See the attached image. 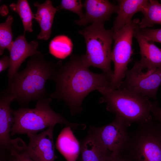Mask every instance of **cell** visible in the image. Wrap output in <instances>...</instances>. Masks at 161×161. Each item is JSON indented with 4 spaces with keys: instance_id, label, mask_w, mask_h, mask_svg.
<instances>
[{
    "instance_id": "6da1fadb",
    "label": "cell",
    "mask_w": 161,
    "mask_h": 161,
    "mask_svg": "<svg viewBox=\"0 0 161 161\" xmlns=\"http://www.w3.org/2000/svg\"><path fill=\"white\" fill-rule=\"evenodd\" d=\"M89 67L83 55H72L65 64L59 63L52 78L56 89L49 97L64 101L72 115L82 111V102L89 93L110 88L111 79L107 75L93 73Z\"/></svg>"
},
{
    "instance_id": "7a4b0ae2",
    "label": "cell",
    "mask_w": 161,
    "mask_h": 161,
    "mask_svg": "<svg viewBox=\"0 0 161 161\" xmlns=\"http://www.w3.org/2000/svg\"><path fill=\"white\" fill-rule=\"evenodd\" d=\"M59 64L47 60L41 52L31 56L22 71L17 72L2 92L13 96L20 105L47 97L46 83L52 80Z\"/></svg>"
},
{
    "instance_id": "3957f363",
    "label": "cell",
    "mask_w": 161,
    "mask_h": 161,
    "mask_svg": "<svg viewBox=\"0 0 161 161\" xmlns=\"http://www.w3.org/2000/svg\"><path fill=\"white\" fill-rule=\"evenodd\" d=\"M52 99L47 97L38 100L33 108L11 109L14 122L11 129V136L37 134L57 124L65 125L71 127L73 131L85 128V124L71 122L54 111L50 105Z\"/></svg>"
},
{
    "instance_id": "277c9868",
    "label": "cell",
    "mask_w": 161,
    "mask_h": 161,
    "mask_svg": "<svg viewBox=\"0 0 161 161\" xmlns=\"http://www.w3.org/2000/svg\"><path fill=\"white\" fill-rule=\"evenodd\" d=\"M98 92L102 95L100 103H105L106 110L121 118L128 127L132 123L139 124L153 118V102L148 97L120 88H109Z\"/></svg>"
},
{
    "instance_id": "5b68a950",
    "label": "cell",
    "mask_w": 161,
    "mask_h": 161,
    "mask_svg": "<svg viewBox=\"0 0 161 161\" xmlns=\"http://www.w3.org/2000/svg\"><path fill=\"white\" fill-rule=\"evenodd\" d=\"M138 125L123 156L128 161H161V123L153 117Z\"/></svg>"
},
{
    "instance_id": "8992f818",
    "label": "cell",
    "mask_w": 161,
    "mask_h": 161,
    "mask_svg": "<svg viewBox=\"0 0 161 161\" xmlns=\"http://www.w3.org/2000/svg\"><path fill=\"white\" fill-rule=\"evenodd\" d=\"M78 32L83 36L86 44V52L83 55L85 63L89 67L101 69L112 80L113 75L111 66L113 31L105 29L104 23H94Z\"/></svg>"
},
{
    "instance_id": "52a82bcc",
    "label": "cell",
    "mask_w": 161,
    "mask_h": 161,
    "mask_svg": "<svg viewBox=\"0 0 161 161\" xmlns=\"http://www.w3.org/2000/svg\"><path fill=\"white\" fill-rule=\"evenodd\" d=\"M139 20H131L123 28L113 32L114 45L111 60L114 64V70L110 88L115 89L119 87L125 76L127 65L133 54L132 38L136 29L139 27Z\"/></svg>"
},
{
    "instance_id": "ba28073f",
    "label": "cell",
    "mask_w": 161,
    "mask_h": 161,
    "mask_svg": "<svg viewBox=\"0 0 161 161\" xmlns=\"http://www.w3.org/2000/svg\"><path fill=\"white\" fill-rule=\"evenodd\" d=\"M126 78L118 88L129 90L143 97L155 99L158 88L161 84V67L148 68L139 61L127 70Z\"/></svg>"
},
{
    "instance_id": "9c48e42d",
    "label": "cell",
    "mask_w": 161,
    "mask_h": 161,
    "mask_svg": "<svg viewBox=\"0 0 161 161\" xmlns=\"http://www.w3.org/2000/svg\"><path fill=\"white\" fill-rule=\"evenodd\" d=\"M128 127L121 118L115 115L114 120L108 124L90 128L101 144L111 153L122 154L129 138Z\"/></svg>"
},
{
    "instance_id": "30bf717a",
    "label": "cell",
    "mask_w": 161,
    "mask_h": 161,
    "mask_svg": "<svg viewBox=\"0 0 161 161\" xmlns=\"http://www.w3.org/2000/svg\"><path fill=\"white\" fill-rule=\"evenodd\" d=\"M14 97L1 92L0 97V148L1 152H10L12 149L18 151L23 148L24 142L18 138L10 137L11 129L14 122L10 106Z\"/></svg>"
},
{
    "instance_id": "8fae6325",
    "label": "cell",
    "mask_w": 161,
    "mask_h": 161,
    "mask_svg": "<svg viewBox=\"0 0 161 161\" xmlns=\"http://www.w3.org/2000/svg\"><path fill=\"white\" fill-rule=\"evenodd\" d=\"M54 126H51L39 134H27L28 145L21 152L33 161H55L57 157L53 137Z\"/></svg>"
},
{
    "instance_id": "7c38bea8",
    "label": "cell",
    "mask_w": 161,
    "mask_h": 161,
    "mask_svg": "<svg viewBox=\"0 0 161 161\" xmlns=\"http://www.w3.org/2000/svg\"><path fill=\"white\" fill-rule=\"evenodd\" d=\"M38 43L36 41L28 42L25 35L18 36L14 41L10 49V64L7 76L8 83L12 81L20 66L29 56L41 53L37 50Z\"/></svg>"
},
{
    "instance_id": "4fadbf2b",
    "label": "cell",
    "mask_w": 161,
    "mask_h": 161,
    "mask_svg": "<svg viewBox=\"0 0 161 161\" xmlns=\"http://www.w3.org/2000/svg\"><path fill=\"white\" fill-rule=\"evenodd\" d=\"M83 7L85 9L83 16L75 21L80 26L90 23H104L109 20L112 13H117L118 10V5L107 0H86Z\"/></svg>"
},
{
    "instance_id": "5bb4252c",
    "label": "cell",
    "mask_w": 161,
    "mask_h": 161,
    "mask_svg": "<svg viewBox=\"0 0 161 161\" xmlns=\"http://www.w3.org/2000/svg\"><path fill=\"white\" fill-rule=\"evenodd\" d=\"M134 37L137 39L140 47V63L149 68H161V49L141 33L139 27L135 31Z\"/></svg>"
},
{
    "instance_id": "9a60e30c",
    "label": "cell",
    "mask_w": 161,
    "mask_h": 161,
    "mask_svg": "<svg viewBox=\"0 0 161 161\" xmlns=\"http://www.w3.org/2000/svg\"><path fill=\"white\" fill-rule=\"evenodd\" d=\"M80 144L81 161H105L111 153L101 144L90 128Z\"/></svg>"
},
{
    "instance_id": "2e32d148",
    "label": "cell",
    "mask_w": 161,
    "mask_h": 161,
    "mask_svg": "<svg viewBox=\"0 0 161 161\" xmlns=\"http://www.w3.org/2000/svg\"><path fill=\"white\" fill-rule=\"evenodd\" d=\"M33 5L37 8L36 13L35 14V19L41 29L37 38L39 40H48L51 34L55 15L58 10L57 7L53 6L52 1L50 0H47L42 4L36 2Z\"/></svg>"
},
{
    "instance_id": "e0dca14e",
    "label": "cell",
    "mask_w": 161,
    "mask_h": 161,
    "mask_svg": "<svg viewBox=\"0 0 161 161\" xmlns=\"http://www.w3.org/2000/svg\"><path fill=\"white\" fill-rule=\"evenodd\" d=\"M118 10L117 15L114 20L112 30L117 31L123 28L131 21L132 18L138 12L142 13L148 5L147 0H117Z\"/></svg>"
},
{
    "instance_id": "ac0fdd59",
    "label": "cell",
    "mask_w": 161,
    "mask_h": 161,
    "mask_svg": "<svg viewBox=\"0 0 161 161\" xmlns=\"http://www.w3.org/2000/svg\"><path fill=\"white\" fill-rule=\"evenodd\" d=\"M72 129L66 126L57 138L56 146L67 161H75L80 152V144L74 135Z\"/></svg>"
},
{
    "instance_id": "d6986e66",
    "label": "cell",
    "mask_w": 161,
    "mask_h": 161,
    "mask_svg": "<svg viewBox=\"0 0 161 161\" xmlns=\"http://www.w3.org/2000/svg\"><path fill=\"white\" fill-rule=\"evenodd\" d=\"M142 13L143 17L139 23L140 29L152 27L156 24L161 25V4L158 1L149 0Z\"/></svg>"
},
{
    "instance_id": "ffe728a7",
    "label": "cell",
    "mask_w": 161,
    "mask_h": 161,
    "mask_svg": "<svg viewBox=\"0 0 161 161\" xmlns=\"http://www.w3.org/2000/svg\"><path fill=\"white\" fill-rule=\"evenodd\" d=\"M10 9L16 12L20 16L24 28V35L27 31H33L32 20L35 18V14L32 12L28 1L26 0H18L16 3L10 4Z\"/></svg>"
},
{
    "instance_id": "44dd1931",
    "label": "cell",
    "mask_w": 161,
    "mask_h": 161,
    "mask_svg": "<svg viewBox=\"0 0 161 161\" xmlns=\"http://www.w3.org/2000/svg\"><path fill=\"white\" fill-rule=\"evenodd\" d=\"M72 49L69 39L64 35L55 37L51 41L49 45V53L59 59L66 58L70 54Z\"/></svg>"
},
{
    "instance_id": "7402d4cb",
    "label": "cell",
    "mask_w": 161,
    "mask_h": 161,
    "mask_svg": "<svg viewBox=\"0 0 161 161\" xmlns=\"http://www.w3.org/2000/svg\"><path fill=\"white\" fill-rule=\"evenodd\" d=\"M13 18L9 15L4 22L0 24V55H2L6 48L10 49L13 42L11 26Z\"/></svg>"
},
{
    "instance_id": "603a6c76",
    "label": "cell",
    "mask_w": 161,
    "mask_h": 161,
    "mask_svg": "<svg viewBox=\"0 0 161 161\" xmlns=\"http://www.w3.org/2000/svg\"><path fill=\"white\" fill-rule=\"evenodd\" d=\"M83 4L80 0H62L60 5L57 7L58 10L61 9L67 10L77 14L79 18L84 15L82 10Z\"/></svg>"
},
{
    "instance_id": "cb8c5ba5",
    "label": "cell",
    "mask_w": 161,
    "mask_h": 161,
    "mask_svg": "<svg viewBox=\"0 0 161 161\" xmlns=\"http://www.w3.org/2000/svg\"><path fill=\"white\" fill-rule=\"evenodd\" d=\"M139 28L141 33L148 39L154 42L161 43V28Z\"/></svg>"
},
{
    "instance_id": "d4e9b609",
    "label": "cell",
    "mask_w": 161,
    "mask_h": 161,
    "mask_svg": "<svg viewBox=\"0 0 161 161\" xmlns=\"http://www.w3.org/2000/svg\"><path fill=\"white\" fill-rule=\"evenodd\" d=\"M151 113L153 118L161 123V108L157 102H153Z\"/></svg>"
},
{
    "instance_id": "484cf974",
    "label": "cell",
    "mask_w": 161,
    "mask_h": 161,
    "mask_svg": "<svg viewBox=\"0 0 161 161\" xmlns=\"http://www.w3.org/2000/svg\"><path fill=\"white\" fill-rule=\"evenodd\" d=\"M10 154L14 157L16 161H33L30 158L21 152H18L14 149H11Z\"/></svg>"
},
{
    "instance_id": "4316f807",
    "label": "cell",
    "mask_w": 161,
    "mask_h": 161,
    "mask_svg": "<svg viewBox=\"0 0 161 161\" xmlns=\"http://www.w3.org/2000/svg\"><path fill=\"white\" fill-rule=\"evenodd\" d=\"M10 64V57L4 55L0 59V72L6 70L9 67Z\"/></svg>"
},
{
    "instance_id": "83f0119b",
    "label": "cell",
    "mask_w": 161,
    "mask_h": 161,
    "mask_svg": "<svg viewBox=\"0 0 161 161\" xmlns=\"http://www.w3.org/2000/svg\"><path fill=\"white\" fill-rule=\"evenodd\" d=\"M105 161H128L122 154L111 153Z\"/></svg>"
},
{
    "instance_id": "f1b7e54d",
    "label": "cell",
    "mask_w": 161,
    "mask_h": 161,
    "mask_svg": "<svg viewBox=\"0 0 161 161\" xmlns=\"http://www.w3.org/2000/svg\"><path fill=\"white\" fill-rule=\"evenodd\" d=\"M11 157L10 158L9 161H16V159L14 157L11 155Z\"/></svg>"
}]
</instances>
